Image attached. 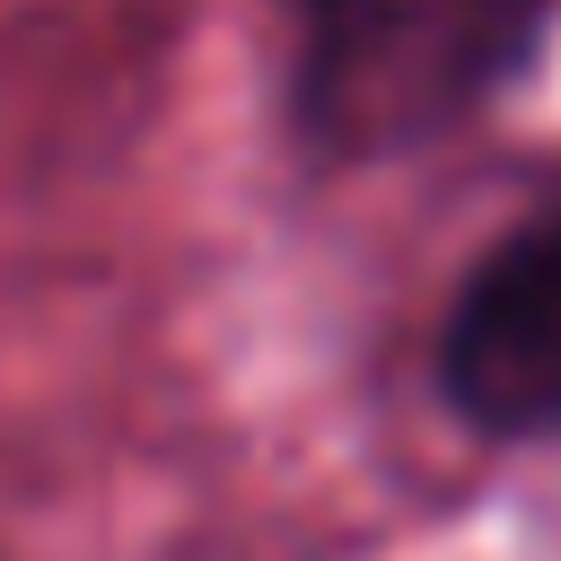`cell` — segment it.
Here are the masks:
<instances>
[{
	"label": "cell",
	"instance_id": "1",
	"mask_svg": "<svg viewBox=\"0 0 561 561\" xmlns=\"http://www.w3.org/2000/svg\"><path fill=\"white\" fill-rule=\"evenodd\" d=\"M552 0H316L307 105L342 131H403L508 79Z\"/></svg>",
	"mask_w": 561,
	"mask_h": 561
},
{
	"label": "cell",
	"instance_id": "2",
	"mask_svg": "<svg viewBox=\"0 0 561 561\" xmlns=\"http://www.w3.org/2000/svg\"><path fill=\"white\" fill-rule=\"evenodd\" d=\"M438 394L482 438H561V184L465 272L438 324Z\"/></svg>",
	"mask_w": 561,
	"mask_h": 561
}]
</instances>
